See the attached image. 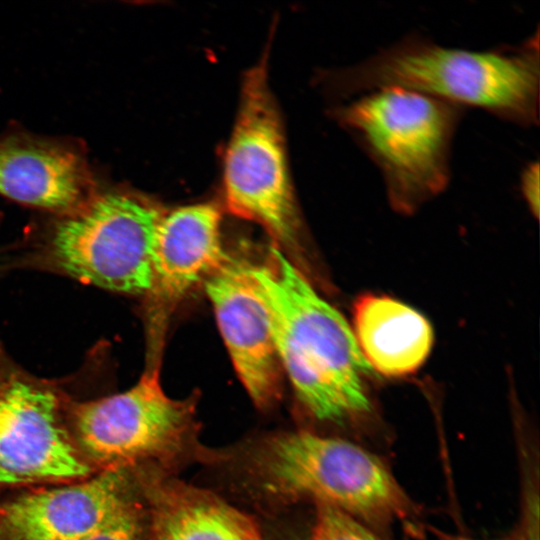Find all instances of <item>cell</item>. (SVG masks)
I'll return each mask as SVG.
<instances>
[{"mask_svg": "<svg viewBox=\"0 0 540 540\" xmlns=\"http://www.w3.org/2000/svg\"><path fill=\"white\" fill-rule=\"evenodd\" d=\"M329 81L342 97L396 86L532 126L539 120V32L485 50L446 47L414 33L333 72Z\"/></svg>", "mask_w": 540, "mask_h": 540, "instance_id": "cell-1", "label": "cell"}, {"mask_svg": "<svg viewBox=\"0 0 540 540\" xmlns=\"http://www.w3.org/2000/svg\"><path fill=\"white\" fill-rule=\"evenodd\" d=\"M250 270L269 312L280 365L302 404L324 421L369 411L364 376L370 366L343 315L276 247Z\"/></svg>", "mask_w": 540, "mask_h": 540, "instance_id": "cell-2", "label": "cell"}, {"mask_svg": "<svg viewBox=\"0 0 540 540\" xmlns=\"http://www.w3.org/2000/svg\"><path fill=\"white\" fill-rule=\"evenodd\" d=\"M463 112L431 95L390 86L365 92L333 115L380 170L391 206L411 214L448 185Z\"/></svg>", "mask_w": 540, "mask_h": 540, "instance_id": "cell-3", "label": "cell"}, {"mask_svg": "<svg viewBox=\"0 0 540 540\" xmlns=\"http://www.w3.org/2000/svg\"><path fill=\"white\" fill-rule=\"evenodd\" d=\"M162 214L155 204L130 192L95 193L54 223L46 255L55 269L83 283L146 296Z\"/></svg>", "mask_w": 540, "mask_h": 540, "instance_id": "cell-4", "label": "cell"}, {"mask_svg": "<svg viewBox=\"0 0 540 540\" xmlns=\"http://www.w3.org/2000/svg\"><path fill=\"white\" fill-rule=\"evenodd\" d=\"M78 398L67 383L29 372L0 343V493L96 474L70 435Z\"/></svg>", "mask_w": 540, "mask_h": 540, "instance_id": "cell-5", "label": "cell"}, {"mask_svg": "<svg viewBox=\"0 0 540 540\" xmlns=\"http://www.w3.org/2000/svg\"><path fill=\"white\" fill-rule=\"evenodd\" d=\"M261 471L270 491L306 496L368 520L403 519L411 503L386 465L350 441L310 432L283 434L263 450Z\"/></svg>", "mask_w": 540, "mask_h": 540, "instance_id": "cell-6", "label": "cell"}, {"mask_svg": "<svg viewBox=\"0 0 540 540\" xmlns=\"http://www.w3.org/2000/svg\"><path fill=\"white\" fill-rule=\"evenodd\" d=\"M223 188L231 213L261 225L284 245L296 243L299 218L267 54L244 77L224 158Z\"/></svg>", "mask_w": 540, "mask_h": 540, "instance_id": "cell-7", "label": "cell"}, {"mask_svg": "<svg viewBox=\"0 0 540 540\" xmlns=\"http://www.w3.org/2000/svg\"><path fill=\"white\" fill-rule=\"evenodd\" d=\"M159 367L149 366L130 389L76 399L69 430L78 453L98 473L138 466L178 451L193 424L191 400H177L163 390Z\"/></svg>", "mask_w": 540, "mask_h": 540, "instance_id": "cell-8", "label": "cell"}, {"mask_svg": "<svg viewBox=\"0 0 540 540\" xmlns=\"http://www.w3.org/2000/svg\"><path fill=\"white\" fill-rule=\"evenodd\" d=\"M144 465L8 492L0 497V540H87L143 498Z\"/></svg>", "mask_w": 540, "mask_h": 540, "instance_id": "cell-9", "label": "cell"}, {"mask_svg": "<svg viewBox=\"0 0 540 540\" xmlns=\"http://www.w3.org/2000/svg\"><path fill=\"white\" fill-rule=\"evenodd\" d=\"M226 258L217 206L198 203L162 214L153 247L152 286L145 296L154 358L175 306Z\"/></svg>", "mask_w": 540, "mask_h": 540, "instance_id": "cell-10", "label": "cell"}, {"mask_svg": "<svg viewBox=\"0 0 540 540\" xmlns=\"http://www.w3.org/2000/svg\"><path fill=\"white\" fill-rule=\"evenodd\" d=\"M205 290L239 379L256 405L268 406L280 391L281 365L250 266L226 258Z\"/></svg>", "mask_w": 540, "mask_h": 540, "instance_id": "cell-11", "label": "cell"}, {"mask_svg": "<svg viewBox=\"0 0 540 540\" xmlns=\"http://www.w3.org/2000/svg\"><path fill=\"white\" fill-rule=\"evenodd\" d=\"M94 194L86 159L74 147L25 135L0 138V195L61 216Z\"/></svg>", "mask_w": 540, "mask_h": 540, "instance_id": "cell-12", "label": "cell"}, {"mask_svg": "<svg viewBox=\"0 0 540 540\" xmlns=\"http://www.w3.org/2000/svg\"><path fill=\"white\" fill-rule=\"evenodd\" d=\"M354 336L368 365L387 377L415 372L433 345L427 319L388 296L364 295L353 308Z\"/></svg>", "mask_w": 540, "mask_h": 540, "instance_id": "cell-13", "label": "cell"}, {"mask_svg": "<svg viewBox=\"0 0 540 540\" xmlns=\"http://www.w3.org/2000/svg\"><path fill=\"white\" fill-rule=\"evenodd\" d=\"M152 512L148 540H262L245 514L193 490L170 493Z\"/></svg>", "mask_w": 540, "mask_h": 540, "instance_id": "cell-14", "label": "cell"}, {"mask_svg": "<svg viewBox=\"0 0 540 540\" xmlns=\"http://www.w3.org/2000/svg\"><path fill=\"white\" fill-rule=\"evenodd\" d=\"M314 540H378L356 517L335 507L317 504Z\"/></svg>", "mask_w": 540, "mask_h": 540, "instance_id": "cell-15", "label": "cell"}, {"mask_svg": "<svg viewBox=\"0 0 540 540\" xmlns=\"http://www.w3.org/2000/svg\"><path fill=\"white\" fill-rule=\"evenodd\" d=\"M144 498L130 505L87 540H148L150 514Z\"/></svg>", "mask_w": 540, "mask_h": 540, "instance_id": "cell-16", "label": "cell"}, {"mask_svg": "<svg viewBox=\"0 0 540 540\" xmlns=\"http://www.w3.org/2000/svg\"><path fill=\"white\" fill-rule=\"evenodd\" d=\"M539 163L530 162L520 176L522 195L535 217L539 214Z\"/></svg>", "mask_w": 540, "mask_h": 540, "instance_id": "cell-17", "label": "cell"}, {"mask_svg": "<svg viewBox=\"0 0 540 540\" xmlns=\"http://www.w3.org/2000/svg\"><path fill=\"white\" fill-rule=\"evenodd\" d=\"M442 540H474L464 536H444Z\"/></svg>", "mask_w": 540, "mask_h": 540, "instance_id": "cell-18", "label": "cell"}]
</instances>
